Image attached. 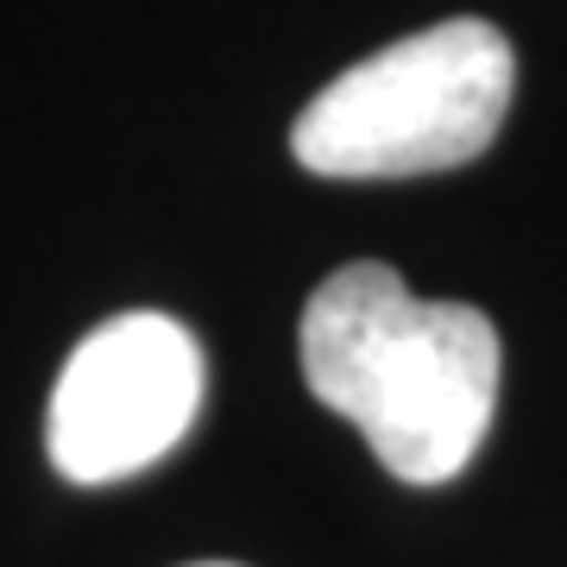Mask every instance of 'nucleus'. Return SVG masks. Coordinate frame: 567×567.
Wrapping results in <instances>:
<instances>
[{
	"label": "nucleus",
	"mask_w": 567,
	"mask_h": 567,
	"mask_svg": "<svg viewBox=\"0 0 567 567\" xmlns=\"http://www.w3.org/2000/svg\"><path fill=\"white\" fill-rule=\"evenodd\" d=\"M517 58L486 20H442L360 58L297 114L290 152L316 177L461 171L505 133Z\"/></svg>",
	"instance_id": "2"
},
{
	"label": "nucleus",
	"mask_w": 567,
	"mask_h": 567,
	"mask_svg": "<svg viewBox=\"0 0 567 567\" xmlns=\"http://www.w3.org/2000/svg\"><path fill=\"white\" fill-rule=\"evenodd\" d=\"M203 410V347L158 309L114 316L63 360L44 442L76 486H114L158 466Z\"/></svg>",
	"instance_id": "3"
},
{
	"label": "nucleus",
	"mask_w": 567,
	"mask_h": 567,
	"mask_svg": "<svg viewBox=\"0 0 567 567\" xmlns=\"http://www.w3.org/2000/svg\"><path fill=\"white\" fill-rule=\"evenodd\" d=\"M303 379L316 404L365 435L404 486H447L486 447L505 347L486 309L429 303L391 265H341L303 309Z\"/></svg>",
	"instance_id": "1"
},
{
	"label": "nucleus",
	"mask_w": 567,
	"mask_h": 567,
	"mask_svg": "<svg viewBox=\"0 0 567 567\" xmlns=\"http://www.w3.org/2000/svg\"><path fill=\"white\" fill-rule=\"evenodd\" d=\"M196 567H234V561H196Z\"/></svg>",
	"instance_id": "4"
}]
</instances>
